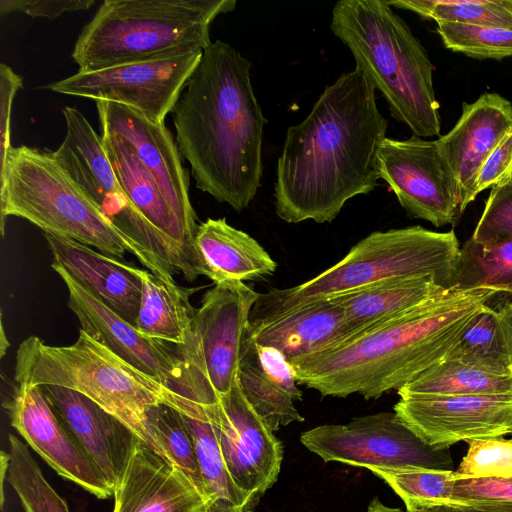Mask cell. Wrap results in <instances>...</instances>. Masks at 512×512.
I'll return each mask as SVG.
<instances>
[{"mask_svg": "<svg viewBox=\"0 0 512 512\" xmlns=\"http://www.w3.org/2000/svg\"><path fill=\"white\" fill-rule=\"evenodd\" d=\"M375 90L355 67L326 86L308 116L288 128L274 186L280 219L330 223L349 199L379 185L378 153L388 123Z\"/></svg>", "mask_w": 512, "mask_h": 512, "instance_id": "1", "label": "cell"}, {"mask_svg": "<svg viewBox=\"0 0 512 512\" xmlns=\"http://www.w3.org/2000/svg\"><path fill=\"white\" fill-rule=\"evenodd\" d=\"M250 68L233 46L211 42L172 109L176 144L196 187L236 211L254 199L263 172L267 119Z\"/></svg>", "mask_w": 512, "mask_h": 512, "instance_id": "2", "label": "cell"}, {"mask_svg": "<svg viewBox=\"0 0 512 512\" xmlns=\"http://www.w3.org/2000/svg\"><path fill=\"white\" fill-rule=\"evenodd\" d=\"M497 294L449 288L318 352L295 358L297 383L322 396L376 399L443 360Z\"/></svg>", "mask_w": 512, "mask_h": 512, "instance_id": "3", "label": "cell"}, {"mask_svg": "<svg viewBox=\"0 0 512 512\" xmlns=\"http://www.w3.org/2000/svg\"><path fill=\"white\" fill-rule=\"evenodd\" d=\"M330 28L349 48L356 67L386 99L395 120L418 137L440 134L433 64L387 0L338 1Z\"/></svg>", "mask_w": 512, "mask_h": 512, "instance_id": "4", "label": "cell"}, {"mask_svg": "<svg viewBox=\"0 0 512 512\" xmlns=\"http://www.w3.org/2000/svg\"><path fill=\"white\" fill-rule=\"evenodd\" d=\"M14 380L79 392L117 417L148 446L145 420L153 405L164 403L187 417L208 418L207 408L135 369L81 329L75 343L68 346L48 345L36 336L24 339L16 352Z\"/></svg>", "mask_w": 512, "mask_h": 512, "instance_id": "5", "label": "cell"}, {"mask_svg": "<svg viewBox=\"0 0 512 512\" xmlns=\"http://www.w3.org/2000/svg\"><path fill=\"white\" fill-rule=\"evenodd\" d=\"M8 216L23 218L44 233L123 259L133 254L151 273L175 282L173 273L117 228L58 164L52 151L12 147L0 172L1 235Z\"/></svg>", "mask_w": 512, "mask_h": 512, "instance_id": "6", "label": "cell"}, {"mask_svg": "<svg viewBox=\"0 0 512 512\" xmlns=\"http://www.w3.org/2000/svg\"><path fill=\"white\" fill-rule=\"evenodd\" d=\"M235 0H105L72 52L79 71L190 52L210 44V26Z\"/></svg>", "mask_w": 512, "mask_h": 512, "instance_id": "7", "label": "cell"}, {"mask_svg": "<svg viewBox=\"0 0 512 512\" xmlns=\"http://www.w3.org/2000/svg\"><path fill=\"white\" fill-rule=\"evenodd\" d=\"M459 252L453 229L436 232L411 226L372 232L338 263L309 281L259 293L250 323L393 278L428 276L449 289Z\"/></svg>", "mask_w": 512, "mask_h": 512, "instance_id": "8", "label": "cell"}, {"mask_svg": "<svg viewBox=\"0 0 512 512\" xmlns=\"http://www.w3.org/2000/svg\"><path fill=\"white\" fill-rule=\"evenodd\" d=\"M259 293L239 280L216 283L196 309L190 341L179 346L195 401L209 408L238 381L242 345Z\"/></svg>", "mask_w": 512, "mask_h": 512, "instance_id": "9", "label": "cell"}, {"mask_svg": "<svg viewBox=\"0 0 512 512\" xmlns=\"http://www.w3.org/2000/svg\"><path fill=\"white\" fill-rule=\"evenodd\" d=\"M66 135L52 154L71 179L100 207L123 233L172 273L179 272L168 241L130 202L109 161L101 136L76 108L62 109Z\"/></svg>", "mask_w": 512, "mask_h": 512, "instance_id": "10", "label": "cell"}, {"mask_svg": "<svg viewBox=\"0 0 512 512\" xmlns=\"http://www.w3.org/2000/svg\"><path fill=\"white\" fill-rule=\"evenodd\" d=\"M300 441L326 463L363 468H453L448 448L435 449L425 444L394 411L355 417L345 424L316 426L303 432Z\"/></svg>", "mask_w": 512, "mask_h": 512, "instance_id": "11", "label": "cell"}, {"mask_svg": "<svg viewBox=\"0 0 512 512\" xmlns=\"http://www.w3.org/2000/svg\"><path fill=\"white\" fill-rule=\"evenodd\" d=\"M203 52L125 63L53 82L54 92L130 107L160 124L172 112Z\"/></svg>", "mask_w": 512, "mask_h": 512, "instance_id": "12", "label": "cell"}, {"mask_svg": "<svg viewBox=\"0 0 512 512\" xmlns=\"http://www.w3.org/2000/svg\"><path fill=\"white\" fill-rule=\"evenodd\" d=\"M378 161L380 178L410 217L435 227L457 223L463 214L459 189L437 140L386 137Z\"/></svg>", "mask_w": 512, "mask_h": 512, "instance_id": "13", "label": "cell"}, {"mask_svg": "<svg viewBox=\"0 0 512 512\" xmlns=\"http://www.w3.org/2000/svg\"><path fill=\"white\" fill-rule=\"evenodd\" d=\"M51 267L67 286L68 306L81 330L135 369L197 404L178 345L145 336L101 303L61 266L52 262Z\"/></svg>", "mask_w": 512, "mask_h": 512, "instance_id": "14", "label": "cell"}, {"mask_svg": "<svg viewBox=\"0 0 512 512\" xmlns=\"http://www.w3.org/2000/svg\"><path fill=\"white\" fill-rule=\"evenodd\" d=\"M207 412L232 479L256 506L278 479L282 442L248 402L238 381Z\"/></svg>", "mask_w": 512, "mask_h": 512, "instance_id": "15", "label": "cell"}, {"mask_svg": "<svg viewBox=\"0 0 512 512\" xmlns=\"http://www.w3.org/2000/svg\"><path fill=\"white\" fill-rule=\"evenodd\" d=\"M394 412L435 449L512 434V395L400 397Z\"/></svg>", "mask_w": 512, "mask_h": 512, "instance_id": "16", "label": "cell"}, {"mask_svg": "<svg viewBox=\"0 0 512 512\" xmlns=\"http://www.w3.org/2000/svg\"><path fill=\"white\" fill-rule=\"evenodd\" d=\"M101 132L123 140L148 170L177 219L195 240L197 216L189 197V177L164 123H154L122 104L96 101Z\"/></svg>", "mask_w": 512, "mask_h": 512, "instance_id": "17", "label": "cell"}, {"mask_svg": "<svg viewBox=\"0 0 512 512\" xmlns=\"http://www.w3.org/2000/svg\"><path fill=\"white\" fill-rule=\"evenodd\" d=\"M4 407L11 426L60 476L99 499L114 494L100 470L60 422L40 386L16 384Z\"/></svg>", "mask_w": 512, "mask_h": 512, "instance_id": "18", "label": "cell"}, {"mask_svg": "<svg viewBox=\"0 0 512 512\" xmlns=\"http://www.w3.org/2000/svg\"><path fill=\"white\" fill-rule=\"evenodd\" d=\"M40 387L60 422L114 492L140 439L83 394L54 385Z\"/></svg>", "mask_w": 512, "mask_h": 512, "instance_id": "19", "label": "cell"}, {"mask_svg": "<svg viewBox=\"0 0 512 512\" xmlns=\"http://www.w3.org/2000/svg\"><path fill=\"white\" fill-rule=\"evenodd\" d=\"M511 129L512 103L498 93H484L473 103H463L455 126L437 139L457 183L462 212L478 195L482 165Z\"/></svg>", "mask_w": 512, "mask_h": 512, "instance_id": "20", "label": "cell"}, {"mask_svg": "<svg viewBox=\"0 0 512 512\" xmlns=\"http://www.w3.org/2000/svg\"><path fill=\"white\" fill-rule=\"evenodd\" d=\"M113 512H209L214 502L139 440L114 490Z\"/></svg>", "mask_w": 512, "mask_h": 512, "instance_id": "21", "label": "cell"}, {"mask_svg": "<svg viewBox=\"0 0 512 512\" xmlns=\"http://www.w3.org/2000/svg\"><path fill=\"white\" fill-rule=\"evenodd\" d=\"M106 155L126 196L137 211L168 241L187 281L204 275L203 266L192 239L163 196L155 180L120 138L101 132Z\"/></svg>", "mask_w": 512, "mask_h": 512, "instance_id": "22", "label": "cell"}, {"mask_svg": "<svg viewBox=\"0 0 512 512\" xmlns=\"http://www.w3.org/2000/svg\"><path fill=\"white\" fill-rule=\"evenodd\" d=\"M53 256L76 282L130 324H136L143 269L71 239L44 233Z\"/></svg>", "mask_w": 512, "mask_h": 512, "instance_id": "23", "label": "cell"}, {"mask_svg": "<svg viewBox=\"0 0 512 512\" xmlns=\"http://www.w3.org/2000/svg\"><path fill=\"white\" fill-rule=\"evenodd\" d=\"M238 382L248 402L274 432L304 421L294 405L302 399V392L293 366L277 349L255 342L249 327L242 345Z\"/></svg>", "mask_w": 512, "mask_h": 512, "instance_id": "24", "label": "cell"}, {"mask_svg": "<svg viewBox=\"0 0 512 512\" xmlns=\"http://www.w3.org/2000/svg\"><path fill=\"white\" fill-rule=\"evenodd\" d=\"M249 332L255 342L277 349L290 361L340 341L345 335L344 309L334 298L318 300L250 323Z\"/></svg>", "mask_w": 512, "mask_h": 512, "instance_id": "25", "label": "cell"}, {"mask_svg": "<svg viewBox=\"0 0 512 512\" xmlns=\"http://www.w3.org/2000/svg\"><path fill=\"white\" fill-rule=\"evenodd\" d=\"M204 276L214 284L225 280L252 281L274 274L277 263L249 234L225 218L199 224L195 236Z\"/></svg>", "mask_w": 512, "mask_h": 512, "instance_id": "26", "label": "cell"}, {"mask_svg": "<svg viewBox=\"0 0 512 512\" xmlns=\"http://www.w3.org/2000/svg\"><path fill=\"white\" fill-rule=\"evenodd\" d=\"M446 290L434 278L418 276L393 278L331 297L344 309L345 335L341 340Z\"/></svg>", "mask_w": 512, "mask_h": 512, "instance_id": "27", "label": "cell"}, {"mask_svg": "<svg viewBox=\"0 0 512 512\" xmlns=\"http://www.w3.org/2000/svg\"><path fill=\"white\" fill-rule=\"evenodd\" d=\"M197 290L167 282L144 270L135 327L147 337L185 346L190 341L196 312L189 298Z\"/></svg>", "mask_w": 512, "mask_h": 512, "instance_id": "28", "label": "cell"}, {"mask_svg": "<svg viewBox=\"0 0 512 512\" xmlns=\"http://www.w3.org/2000/svg\"><path fill=\"white\" fill-rule=\"evenodd\" d=\"M444 359L497 375H512V301L486 305Z\"/></svg>", "mask_w": 512, "mask_h": 512, "instance_id": "29", "label": "cell"}, {"mask_svg": "<svg viewBox=\"0 0 512 512\" xmlns=\"http://www.w3.org/2000/svg\"><path fill=\"white\" fill-rule=\"evenodd\" d=\"M410 396L512 395V375H497L455 360L443 359L397 391Z\"/></svg>", "mask_w": 512, "mask_h": 512, "instance_id": "30", "label": "cell"}, {"mask_svg": "<svg viewBox=\"0 0 512 512\" xmlns=\"http://www.w3.org/2000/svg\"><path fill=\"white\" fill-rule=\"evenodd\" d=\"M450 288L512 295V237L483 241L470 237L460 248Z\"/></svg>", "mask_w": 512, "mask_h": 512, "instance_id": "31", "label": "cell"}, {"mask_svg": "<svg viewBox=\"0 0 512 512\" xmlns=\"http://www.w3.org/2000/svg\"><path fill=\"white\" fill-rule=\"evenodd\" d=\"M145 428L149 447L182 470L205 495L211 498L202 479L186 416L167 404L153 405L147 410Z\"/></svg>", "mask_w": 512, "mask_h": 512, "instance_id": "32", "label": "cell"}, {"mask_svg": "<svg viewBox=\"0 0 512 512\" xmlns=\"http://www.w3.org/2000/svg\"><path fill=\"white\" fill-rule=\"evenodd\" d=\"M9 450L2 452V486L6 480L16 492L25 512H70L65 500L45 479L27 446L9 434Z\"/></svg>", "mask_w": 512, "mask_h": 512, "instance_id": "33", "label": "cell"}, {"mask_svg": "<svg viewBox=\"0 0 512 512\" xmlns=\"http://www.w3.org/2000/svg\"><path fill=\"white\" fill-rule=\"evenodd\" d=\"M402 499L406 511L450 503L454 499L456 476L453 470L419 467L369 466Z\"/></svg>", "mask_w": 512, "mask_h": 512, "instance_id": "34", "label": "cell"}, {"mask_svg": "<svg viewBox=\"0 0 512 512\" xmlns=\"http://www.w3.org/2000/svg\"><path fill=\"white\" fill-rule=\"evenodd\" d=\"M387 2L391 7L410 10L437 23L512 29V0H387Z\"/></svg>", "mask_w": 512, "mask_h": 512, "instance_id": "35", "label": "cell"}, {"mask_svg": "<svg viewBox=\"0 0 512 512\" xmlns=\"http://www.w3.org/2000/svg\"><path fill=\"white\" fill-rule=\"evenodd\" d=\"M446 48L476 59L512 57V29L438 22Z\"/></svg>", "mask_w": 512, "mask_h": 512, "instance_id": "36", "label": "cell"}, {"mask_svg": "<svg viewBox=\"0 0 512 512\" xmlns=\"http://www.w3.org/2000/svg\"><path fill=\"white\" fill-rule=\"evenodd\" d=\"M468 450L455 471L456 479L512 478V438L468 441Z\"/></svg>", "mask_w": 512, "mask_h": 512, "instance_id": "37", "label": "cell"}, {"mask_svg": "<svg viewBox=\"0 0 512 512\" xmlns=\"http://www.w3.org/2000/svg\"><path fill=\"white\" fill-rule=\"evenodd\" d=\"M512 237V182L491 189L471 236L477 241Z\"/></svg>", "mask_w": 512, "mask_h": 512, "instance_id": "38", "label": "cell"}, {"mask_svg": "<svg viewBox=\"0 0 512 512\" xmlns=\"http://www.w3.org/2000/svg\"><path fill=\"white\" fill-rule=\"evenodd\" d=\"M512 182V129L491 152L481 167L476 192Z\"/></svg>", "mask_w": 512, "mask_h": 512, "instance_id": "39", "label": "cell"}, {"mask_svg": "<svg viewBox=\"0 0 512 512\" xmlns=\"http://www.w3.org/2000/svg\"><path fill=\"white\" fill-rule=\"evenodd\" d=\"M23 79L5 63L0 64V172L4 170L10 149V122L13 101Z\"/></svg>", "mask_w": 512, "mask_h": 512, "instance_id": "40", "label": "cell"}, {"mask_svg": "<svg viewBox=\"0 0 512 512\" xmlns=\"http://www.w3.org/2000/svg\"><path fill=\"white\" fill-rule=\"evenodd\" d=\"M497 500L512 502V478L458 479L454 485V500Z\"/></svg>", "mask_w": 512, "mask_h": 512, "instance_id": "41", "label": "cell"}, {"mask_svg": "<svg viewBox=\"0 0 512 512\" xmlns=\"http://www.w3.org/2000/svg\"><path fill=\"white\" fill-rule=\"evenodd\" d=\"M94 0H1L0 14L22 12L32 17L56 18L66 12L87 10Z\"/></svg>", "mask_w": 512, "mask_h": 512, "instance_id": "42", "label": "cell"}, {"mask_svg": "<svg viewBox=\"0 0 512 512\" xmlns=\"http://www.w3.org/2000/svg\"><path fill=\"white\" fill-rule=\"evenodd\" d=\"M412 512H512V502L457 499L450 503L429 506Z\"/></svg>", "mask_w": 512, "mask_h": 512, "instance_id": "43", "label": "cell"}, {"mask_svg": "<svg viewBox=\"0 0 512 512\" xmlns=\"http://www.w3.org/2000/svg\"><path fill=\"white\" fill-rule=\"evenodd\" d=\"M365 512H406V510L387 506L378 497H375L370 501Z\"/></svg>", "mask_w": 512, "mask_h": 512, "instance_id": "44", "label": "cell"}]
</instances>
